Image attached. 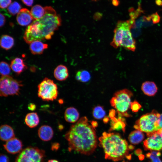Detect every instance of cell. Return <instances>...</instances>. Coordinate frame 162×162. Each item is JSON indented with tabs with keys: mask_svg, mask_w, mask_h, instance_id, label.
I'll use <instances>...</instances> for the list:
<instances>
[{
	"mask_svg": "<svg viewBox=\"0 0 162 162\" xmlns=\"http://www.w3.org/2000/svg\"><path fill=\"white\" fill-rule=\"evenodd\" d=\"M141 89L145 94L148 96H154L158 91V88L155 83L151 81L143 82L142 85Z\"/></svg>",
	"mask_w": 162,
	"mask_h": 162,
	"instance_id": "18",
	"label": "cell"
},
{
	"mask_svg": "<svg viewBox=\"0 0 162 162\" xmlns=\"http://www.w3.org/2000/svg\"><path fill=\"white\" fill-rule=\"evenodd\" d=\"M53 131L52 128L48 125H43L40 127L38 134L41 140L44 141L50 140L53 135Z\"/></svg>",
	"mask_w": 162,
	"mask_h": 162,
	"instance_id": "13",
	"label": "cell"
},
{
	"mask_svg": "<svg viewBox=\"0 0 162 162\" xmlns=\"http://www.w3.org/2000/svg\"><path fill=\"white\" fill-rule=\"evenodd\" d=\"M38 95L45 101H53L58 95L57 85L53 80L45 78L38 86Z\"/></svg>",
	"mask_w": 162,
	"mask_h": 162,
	"instance_id": "7",
	"label": "cell"
},
{
	"mask_svg": "<svg viewBox=\"0 0 162 162\" xmlns=\"http://www.w3.org/2000/svg\"><path fill=\"white\" fill-rule=\"evenodd\" d=\"M99 140V145L103 149L106 159L117 161L129 155L130 146L118 133L104 132Z\"/></svg>",
	"mask_w": 162,
	"mask_h": 162,
	"instance_id": "3",
	"label": "cell"
},
{
	"mask_svg": "<svg viewBox=\"0 0 162 162\" xmlns=\"http://www.w3.org/2000/svg\"><path fill=\"white\" fill-rule=\"evenodd\" d=\"M108 119H109L108 118H104V121L106 123V122H107V121H108Z\"/></svg>",
	"mask_w": 162,
	"mask_h": 162,
	"instance_id": "44",
	"label": "cell"
},
{
	"mask_svg": "<svg viewBox=\"0 0 162 162\" xmlns=\"http://www.w3.org/2000/svg\"><path fill=\"white\" fill-rule=\"evenodd\" d=\"M161 155L159 151H151L146 154V157L150 160L149 162H162L159 157Z\"/></svg>",
	"mask_w": 162,
	"mask_h": 162,
	"instance_id": "28",
	"label": "cell"
},
{
	"mask_svg": "<svg viewBox=\"0 0 162 162\" xmlns=\"http://www.w3.org/2000/svg\"><path fill=\"white\" fill-rule=\"evenodd\" d=\"M92 114L94 117L97 119H102L106 114L103 107L100 106H97L94 108Z\"/></svg>",
	"mask_w": 162,
	"mask_h": 162,
	"instance_id": "26",
	"label": "cell"
},
{
	"mask_svg": "<svg viewBox=\"0 0 162 162\" xmlns=\"http://www.w3.org/2000/svg\"><path fill=\"white\" fill-rule=\"evenodd\" d=\"M75 78L78 81L82 82L88 81L91 78V75L88 71L85 70H81L76 73Z\"/></svg>",
	"mask_w": 162,
	"mask_h": 162,
	"instance_id": "25",
	"label": "cell"
},
{
	"mask_svg": "<svg viewBox=\"0 0 162 162\" xmlns=\"http://www.w3.org/2000/svg\"><path fill=\"white\" fill-rule=\"evenodd\" d=\"M28 108L29 110L33 111L36 109V105L32 103L29 104L28 106Z\"/></svg>",
	"mask_w": 162,
	"mask_h": 162,
	"instance_id": "37",
	"label": "cell"
},
{
	"mask_svg": "<svg viewBox=\"0 0 162 162\" xmlns=\"http://www.w3.org/2000/svg\"><path fill=\"white\" fill-rule=\"evenodd\" d=\"M160 114L155 110L142 116L134 126L136 130L144 132L146 135L157 131V122Z\"/></svg>",
	"mask_w": 162,
	"mask_h": 162,
	"instance_id": "6",
	"label": "cell"
},
{
	"mask_svg": "<svg viewBox=\"0 0 162 162\" xmlns=\"http://www.w3.org/2000/svg\"><path fill=\"white\" fill-rule=\"evenodd\" d=\"M54 75L55 78L58 80H64L69 76L68 69L65 65H59L55 69Z\"/></svg>",
	"mask_w": 162,
	"mask_h": 162,
	"instance_id": "17",
	"label": "cell"
},
{
	"mask_svg": "<svg viewBox=\"0 0 162 162\" xmlns=\"http://www.w3.org/2000/svg\"><path fill=\"white\" fill-rule=\"evenodd\" d=\"M141 107V106L136 101L131 102L130 105V108L134 112H137Z\"/></svg>",
	"mask_w": 162,
	"mask_h": 162,
	"instance_id": "30",
	"label": "cell"
},
{
	"mask_svg": "<svg viewBox=\"0 0 162 162\" xmlns=\"http://www.w3.org/2000/svg\"><path fill=\"white\" fill-rule=\"evenodd\" d=\"M0 162H9L8 157L5 154H1L0 156Z\"/></svg>",
	"mask_w": 162,
	"mask_h": 162,
	"instance_id": "33",
	"label": "cell"
},
{
	"mask_svg": "<svg viewBox=\"0 0 162 162\" xmlns=\"http://www.w3.org/2000/svg\"><path fill=\"white\" fill-rule=\"evenodd\" d=\"M11 0H0V7L4 9L8 7L11 4Z\"/></svg>",
	"mask_w": 162,
	"mask_h": 162,
	"instance_id": "32",
	"label": "cell"
},
{
	"mask_svg": "<svg viewBox=\"0 0 162 162\" xmlns=\"http://www.w3.org/2000/svg\"><path fill=\"white\" fill-rule=\"evenodd\" d=\"M79 116L78 111L74 107L68 108L65 110L64 117L65 120L68 122L76 123L78 120Z\"/></svg>",
	"mask_w": 162,
	"mask_h": 162,
	"instance_id": "16",
	"label": "cell"
},
{
	"mask_svg": "<svg viewBox=\"0 0 162 162\" xmlns=\"http://www.w3.org/2000/svg\"><path fill=\"white\" fill-rule=\"evenodd\" d=\"M151 19L154 24L158 23L160 20V17L156 12L150 15Z\"/></svg>",
	"mask_w": 162,
	"mask_h": 162,
	"instance_id": "31",
	"label": "cell"
},
{
	"mask_svg": "<svg viewBox=\"0 0 162 162\" xmlns=\"http://www.w3.org/2000/svg\"><path fill=\"white\" fill-rule=\"evenodd\" d=\"M134 22L135 20L131 19L126 21H118L114 31L111 45L116 48L123 47L134 51L136 49V42L130 32Z\"/></svg>",
	"mask_w": 162,
	"mask_h": 162,
	"instance_id": "4",
	"label": "cell"
},
{
	"mask_svg": "<svg viewBox=\"0 0 162 162\" xmlns=\"http://www.w3.org/2000/svg\"><path fill=\"white\" fill-rule=\"evenodd\" d=\"M3 146L8 152L14 154L20 153L22 151V144L20 140L14 137L7 141Z\"/></svg>",
	"mask_w": 162,
	"mask_h": 162,
	"instance_id": "11",
	"label": "cell"
},
{
	"mask_svg": "<svg viewBox=\"0 0 162 162\" xmlns=\"http://www.w3.org/2000/svg\"><path fill=\"white\" fill-rule=\"evenodd\" d=\"M157 132L162 138V128L158 130Z\"/></svg>",
	"mask_w": 162,
	"mask_h": 162,
	"instance_id": "42",
	"label": "cell"
},
{
	"mask_svg": "<svg viewBox=\"0 0 162 162\" xmlns=\"http://www.w3.org/2000/svg\"><path fill=\"white\" fill-rule=\"evenodd\" d=\"M0 27H2L4 24L5 22V18L4 16L2 13L0 14Z\"/></svg>",
	"mask_w": 162,
	"mask_h": 162,
	"instance_id": "35",
	"label": "cell"
},
{
	"mask_svg": "<svg viewBox=\"0 0 162 162\" xmlns=\"http://www.w3.org/2000/svg\"><path fill=\"white\" fill-rule=\"evenodd\" d=\"M143 133L138 130H134L129 134L128 139L130 142L134 145H137L141 142L144 138Z\"/></svg>",
	"mask_w": 162,
	"mask_h": 162,
	"instance_id": "21",
	"label": "cell"
},
{
	"mask_svg": "<svg viewBox=\"0 0 162 162\" xmlns=\"http://www.w3.org/2000/svg\"><path fill=\"white\" fill-rule=\"evenodd\" d=\"M23 3L27 6H31L33 2V0H21Z\"/></svg>",
	"mask_w": 162,
	"mask_h": 162,
	"instance_id": "36",
	"label": "cell"
},
{
	"mask_svg": "<svg viewBox=\"0 0 162 162\" xmlns=\"http://www.w3.org/2000/svg\"><path fill=\"white\" fill-rule=\"evenodd\" d=\"M0 137L2 140L6 142L15 137L13 128L8 124L2 125L0 128Z\"/></svg>",
	"mask_w": 162,
	"mask_h": 162,
	"instance_id": "14",
	"label": "cell"
},
{
	"mask_svg": "<svg viewBox=\"0 0 162 162\" xmlns=\"http://www.w3.org/2000/svg\"><path fill=\"white\" fill-rule=\"evenodd\" d=\"M92 0V1H96V0Z\"/></svg>",
	"mask_w": 162,
	"mask_h": 162,
	"instance_id": "45",
	"label": "cell"
},
{
	"mask_svg": "<svg viewBox=\"0 0 162 162\" xmlns=\"http://www.w3.org/2000/svg\"><path fill=\"white\" fill-rule=\"evenodd\" d=\"M25 121L27 125L29 127L34 128L39 124V118L36 112H31L26 115Z\"/></svg>",
	"mask_w": 162,
	"mask_h": 162,
	"instance_id": "20",
	"label": "cell"
},
{
	"mask_svg": "<svg viewBox=\"0 0 162 162\" xmlns=\"http://www.w3.org/2000/svg\"><path fill=\"white\" fill-rule=\"evenodd\" d=\"M94 128L86 116L81 117L72 125L65 135L68 144V150L89 155L95 150L97 145Z\"/></svg>",
	"mask_w": 162,
	"mask_h": 162,
	"instance_id": "1",
	"label": "cell"
},
{
	"mask_svg": "<svg viewBox=\"0 0 162 162\" xmlns=\"http://www.w3.org/2000/svg\"><path fill=\"white\" fill-rule=\"evenodd\" d=\"M10 67L7 62L2 61L0 64V72L2 76H8L10 73Z\"/></svg>",
	"mask_w": 162,
	"mask_h": 162,
	"instance_id": "29",
	"label": "cell"
},
{
	"mask_svg": "<svg viewBox=\"0 0 162 162\" xmlns=\"http://www.w3.org/2000/svg\"><path fill=\"white\" fill-rule=\"evenodd\" d=\"M158 130L162 128V114H160L157 122Z\"/></svg>",
	"mask_w": 162,
	"mask_h": 162,
	"instance_id": "34",
	"label": "cell"
},
{
	"mask_svg": "<svg viewBox=\"0 0 162 162\" xmlns=\"http://www.w3.org/2000/svg\"><path fill=\"white\" fill-rule=\"evenodd\" d=\"M20 5L17 2H14L8 7L7 10L9 13L14 16L18 14L21 9Z\"/></svg>",
	"mask_w": 162,
	"mask_h": 162,
	"instance_id": "27",
	"label": "cell"
},
{
	"mask_svg": "<svg viewBox=\"0 0 162 162\" xmlns=\"http://www.w3.org/2000/svg\"><path fill=\"white\" fill-rule=\"evenodd\" d=\"M45 13L41 19L34 20L26 28L23 38L30 44L35 40L50 39L61 24L60 16L51 6L44 7Z\"/></svg>",
	"mask_w": 162,
	"mask_h": 162,
	"instance_id": "2",
	"label": "cell"
},
{
	"mask_svg": "<svg viewBox=\"0 0 162 162\" xmlns=\"http://www.w3.org/2000/svg\"><path fill=\"white\" fill-rule=\"evenodd\" d=\"M91 124V125L94 128L97 127L98 125L97 123L95 121H92Z\"/></svg>",
	"mask_w": 162,
	"mask_h": 162,
	"instance_id": "41",
	"label": "cell"
},
{
	"mask_svg": "<svg viewBox=\"0 0 162 162\" xmlns=\"http://www.w3.org/2000/svg\"><path fill=\"white\" fill-rule=\"evenodd\" d=\"M59 145L58 143H53L51 146V149L52 150H57L59 148Z\"/></svg>",
	"mask_w": 162,
	"mask_h": 162,
	"instance_id": "38",
	"label": "cell"
},
{
	"mask_svg": "<svg viewBox=\"0 0 162 162\" xmlns=\"http://www.w3.org/2000/svg\"><path fill=\"white\" fill-rule=\"evenodd\" d=\"M147 136L148 137L143 141L145 150L159 152L162 150V138L157 131Z\"/></svg>",
	"mask_w": 162,
	"mask_h": 162,
	"instance_id": "10",
	"label": "cell"
},
{
	"mask_svg": "<svg viewBox=\"0 0 162 162\" xmlns=\"http://www.w3.org/2000/svg\"><path fill=\"white\" fill-rule=\"evenodd\" d=\"M112 119L111 128L110 130H122L124 132L125 131V126L124 120L122 117L119 116L116 118L114 116L111 117Z\"/></svg>",
	"mask_w": 162,
	"mask_h": 162,
	"instance_id": "22",
	"label": "cell"
},
{
	"mask_svg": "<svg viewBox=\"0 0 162 162\" xmlns=\"http://www.w3.org/2000/svg\"><path fill=\"white\" fill-rule=\"evenodd\" d=\"M45 152L37 147H29L22 150L15 162H43Z\"/></svg>",
	"mask_w": 162,
	"mask_h": 162,
	"instance_id": "9",
	"label": "cell"
},
{
	"mask_svg": "<svg viewBox=\"0 0 162 162\" xmlns=\"http://www.w3.org/2000/svg\"><path fill=\"white\" fill-rule=\"evenodd\" d=\"M16 20L20 26L29 25L34 19L31 12L25 8L21 9L16 16Z\"/></svg>",
	"mask_w": 162,
	"mask_h": 162,
	"instance_id": "12",
	"label": "cell"
},
{
	"mask_svg": "<svg viewBox=\"0 0 162 162\" xmlns=\"http://www.w3.org/2000/svg\"><path fill=\"white\" fill-rule=\"evenodd\" d=\"M10 67L12 70L18 74H20L26 68L23 60L19 58L13 59L11 62Z\"/></svg>",
	"mask_w": 162,
	"mask_h": 162,
	"instance_id": "19",
	"label": "cell"
},
{
	"mask_svg": "<svg viewBox=\"0 0 162 162\" xmlns=\"http://www.w3.org/2000/svg\"><path fill=\"white\" fill-rule=\"evenodd\" d=\"M22 86L21 82L9 75L2 76L0 80V96L7 97L19 95Z\"/></svg>",
	"mask_w": 162,
	"mask_h": 162,
	"instance_id": "8",
	"label": "cell"
},
{
	"mask_svg": "<svg viewBox=\"0 0 162 162\" xmlns=\"http://www.w3.org/2000/svg\"><path fill=\"white\" fill-rule=\"evenodd\" d=\"M31 12L34 20H37L41 18L44 15L45 11L43 8L40 5H36L31 8Z\"/></svg>",
	"mask_w": 162,
	"mask_h": 162,
	"instance_id": "24",
	"label": "cell"
},
{
	"mask_svg": "<svg viewBox=\"0 0 162 162\" xmlns=\"http://www.w3.org/2000/svg\"><path fill=\"white\" fill-rule=\"evenodd\" d=\"M48 46L47 44H44L40 40H35L30 44L29 49L32 54L39 55L42 54Z\"/></svg>",
	"mask_w": 162,
	"mask_h": 162,
	"instance_id": "15",
	"label": "cell"
},
{
	"mask_svg": "<svg viewBox=\"0 0 162 162\" xmlns=\"http://www.w3.org/2000/svg\"><path fill=\"white\" fill-rule=\"evenodd\" d=\"M14 44V38L8 35H3L1 37L0 46L5 50H8L12 48Z\"/></svg>",
	"mask_w": 162,
	"mask_h": 162,
	"instance_id": "23",
	"label": "cell"
},
{
	"mask_svg": "<svg viewBox=\"0 0 162 162\" xmlns=\"http://www.w3.org/2000/svg\"><path fill=\"white\" fill-rule=\"evenodd\" d=\"M47 162H59L56 160L51 159L49 160Z\"/></svg>",
	"mask_w": 162,
	"mask_h": 162,
	"instance_id": "43",
	"label": "cell"
},
{
	"mask_svg": "<svg viewBox=\"0 0 162 162\" xmlns=\"http://www.w3.org/2000/svg\"><path fill=\"white\" fill-rule=\"evenodd\" d=\"M132 93L124 89L117 91L110 100L111 106L116 110L119 116L128 117V111L130 108L131 98Z\"/></svg>",
	"mask_w": 162,
	"mask_h": 162,
	"instance_id": "5",
	"label": "cell"
},
{
	"mask_svg": "<svg viewBox=\"0 0 162 162\" xmlns=\"http://www.w3.org/2000/svg\"><path fill=\"white\" fill-rule=\"evenodd\" d=\"M112 4L115 6H117L119 4L120 2L119 0H112Z\"/></svg>",
	"mask_w": 162,
	"mask_h": 162,
	"instance_id": "39",
	"label": "cell"
},
{
	"mask_svg": "<svg viewBox=\"0 0 162 162\" xmlns=\"http://www.w3.org/2000/svg\"><path fill=\"white\" fill-rule=\"evenodd\" d=\"M155 3L158 6H162V1L161 0H156Z\"/></svg>",
	"mask_w": 162,
	"mask_h": 162,
	"instance_id": "40",
	"label": "cell"
}]
</instances>
